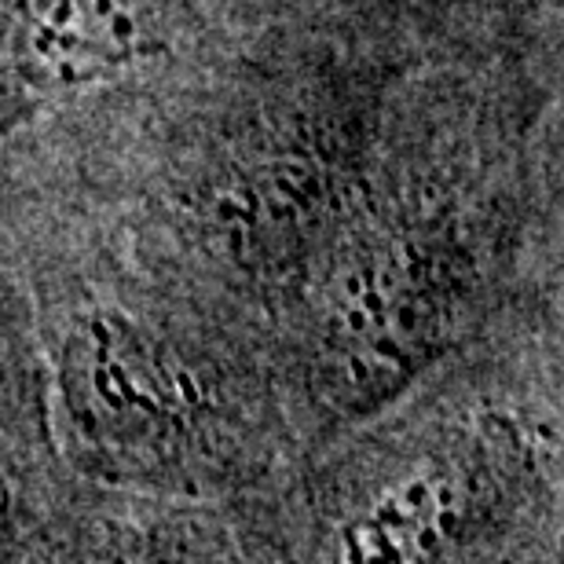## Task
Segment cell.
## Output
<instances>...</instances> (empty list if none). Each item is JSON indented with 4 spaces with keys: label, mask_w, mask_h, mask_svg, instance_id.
Listing matches in <instances>:
<instances>
[{
    "label": "cell",
    "mask_w": 564,
    "mask_h": 564,
    "mask_svg": "<svg viewBox=\"0 0 564 564\" xmlns=\"http://www.w3.org/2000/svg\"><path fill=\"white\" fill-rule=\"evenodd\" d=\"M455 286V261L422 235L359 246L326 301V348L341 389L370 397L411 375L447 326Z\"/></svg>",
    "instance_id": "6da1fadb"
},
{
    "label": "cell",
    "mask_w": 564,
    "mask_h": 564,
    "mask_svg": "<svg viewBox=\"0 0 564 564\" xmlns=\"http://www.w3.org/2000/svg\"><path fill=\"white\" fill-rule=\"evenodd\" d=\"M184 0H19L11 55L26 82L74 85L151 55Z\"/></svg>",
    "instance_id": "7a4b0ae2"
},
{
    "label": "cell",
    "mask_w": 564,
    "mask_h": 564,
    "mask_svg": "<svg viewBox=\"0 0 564 564\" xmlns=\"http://www.w3.org/2000/svg\"><path fill=\"white\" fill-rule=\"evenodd\" d=\"M66 397L74 419L110 440L165 436L180 422L176 381L137 334L96 319L66 348Z\"/></svg>",
    "instance_id": "3957f363"
},
{
    "label": "cell",
    "mask_w": 564,
    "mask_h": 564,
    "mask_svg": "<svg viewBox=\"0 0 564 564\" xmlns=\"http://www.w3.org/2000/svg\"><path fill=\"white\" fill-rule=\"evenodd\" d=\"M462 495L451 466L392 484L345 528L334 564H436L462 521Z\"/></svg>",
    "instance_id": "277c9868"
}]
</instances>
